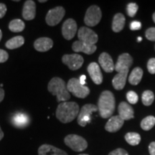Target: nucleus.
<instances>
[{
	"instance_id": "79ce46f5",
	"label": "nucleus",
	"mask_w": 155,
	"mask_h": 155,
	"mask_svg": "<svg viewBox=\"0 0 155 155\" xmlns=\"http://www.w3.org/2000/svg\"><path fill=\"white\" fill-rule=\"evenodd\" d=\"M2 38V30H0V41H1Z\"/></svg>"
},
{
	"instance_id": "a878e982",
	"label": "nucleus",
	"mask_w": 155,
	"mask_h": 155,
	"mask_svg": "<svg viewBox=\"0 0 155 155\" xmlns=\"http://www.w3.org/2000/svg\"><path fill=\"white\" fill-rule=\"evenodd\" d=\"M25 24L22 20L19 19H15L12 20L9 24V29L11 32H20L25 30Z\"/></svg>"
},
{
	"instance_id": "58836bf2",
	"label": "nucleus",
	"mask_w": 155,
	"mask_h": 155,
	"mask_svg": "<svg viewBox=\"0 0 155 155\" xmlns=\"http://www.w3.org/2000/svg\"><path fill=\"white\" fill-rule=\"evenodd\" d=\"M5 91H4V89L0 88V103L3 101L4 98H5Z\"/></svg>"
},
{
	"instance_id": "7ed1b4c3",
	"label": "nucleus",
	"mask_w": 155,
	"mask_h": 155,
	"mask_svg": "<svg viewBox=\"0 0 155 155\" xmlns=\"http://www.w3.org/2000/svg\"><path fill=\"white\" fill-rule=\"evenodd\" d=\"M48 90L50 94L57 97L58 102H65L71 98L67 88V84L61 78L55 77L50 81Z\"/></svg>"
},
{
	"instance_id": "ea45409f",
	"label": "nucleus",
	"mask_w": 155,
	"mask_h": 155,
	"mask_svg": "<svg viewBox=\"0 0 155 155\" xmlns=\"http://www.w3.org/2000/svg\"><path fill=\"white\" fill-rule=\"evenodd\" d=\"M86 77L85 76V75H82V76L81 77V78L79 79V80H80V81H81V83H82L83 85L85 83V80H86Z\"/></svg>"
},
{
	"instance_id": "a211bd4d",
	"label": "nucleus",
	"mask_w": 155,
	"mask_h": 155,
	"mask_svg": "<svg viewBox=\"0 0 155 155\" xmlns=\"http://www.w3.org/2000/svg\"><path fill=\"white\" fill-rule=\"evenodd\" d=\"M53 41L48 38H40L35 41L34 48L38 52H47L53 48Z\"/></svg>"
},
{
	"instance_id": "412c9836",
	"label": "nucleus",
	"mask_w": 155,
	"mask_h": 155,
	"mask_svg": "<svg viewBox=\"0 0 155 155\" xmlns=\"http://www.w3.org/2000/svg\"><path fill=\"white\" fill-rule=\"evenodd\" d=\"M128 71L122 73H118L112 81V84H113L114 88L116 90H122L124 88L126 82H127V78L128 75Z\"/></svg>"
},
{
	"instance_id": "f03ea898",
	"label": "nucleus",
	"mask_w": 155,
	"mask_h": 155,
	"mask_svg": "<svg viewBox=\"0 0 155 155\" xmlns=\"http://www.w3.org/2000/svg\"><path fill=\"white\" fill-rule=\"evenodd\" d=\"M115 98L109 91H104L100 95L98 101V110L103 119L111 117L115 110Z\"/></svg>"
},
{
	"instance_id": "f8f14e48",
	"label": "nucleus",
	"mask_w": 155,
	"mask_h": 155,
	"mask_svg": "<svg viewBox=\"0 0 155 155\" xmlns=\"http://www.w3.org/2000/svg\"><path fill=\"white\" fill-rule=\"evenodd\" d=\"M77 32V24L73 19H68L62 26V35L67 40H71L74 38Z\"/></svg>"
},
{
	"instance_id": "6ab92c4d",
	"label": "nucleus",
	"mask_w": 155,
	"mask_h": 155,
	"mask_svg": "<svg viewBox=\"0 0 155 155\" xmlns=\"http://www.w3.org/2000/svg\"><path fill=\"white\" fill-rule=\"evenodd\" d=\"M38 155H68L65 151L50 144H42L38 149Z\"/></svg>"
},
{
	"instance_id": "9d476101",
	"label": "nucleus",
	"mask_w": 155,
	"mask_h": 155,
	"mask_svg": "<svg viewBox=\"0 0 155 155\" xmlns=\"http://www.w3.org/2000/svg\"><path fill=\"white\" fill-rule=\"evenodd\" d=\"M78 38L80 41L91 45H96L98 40V37L96 32L86 27H82L79 29L78 32Z\"/></svg>"
},
{
	"instance_id": "9b49d317",
	"label": "nucleus",
	"mask_w": 155,
	"mask_h": 155,
	"mask_svg": "<svg viewBox=\"0 0 155 155\" xmlns=\"http://www.w3.org/2000/svg\"><path fill=\"white\" fill-rule=\"evenodd\" d=\"M133 63V59L131 55L128 53H123L119 56L118 61L115 65L114 70L118 73H122L128 71L129 68Z\"/></svg>"
},
{
	"instance_id": "4c0bfd02",
	"label": "nucleus",
	"mask_w": 155,
	"mask_h": 155,
	"mask_svg": "<svg viewBox=\"0 0 155 155\" xmlns=\"http://www.w3.org/2000/svg\"><path fill=\"white\" fill-rule=\"evenodd\" d=\"M149 152L151 155H155V141H152L149 146Z\"/></svg>"
},
{
	"instance_id": "aec40b11",
	"label": "nucleus",
	"mask_w": 155,
	"mask_h": 155,
	"mask_svg": "<svg viewBox=\"0 0 155 155\" xmlns=\"http://www.w3.org/2000/svg\"><path fill=\"white\" fill-rule=\"evenodd\" d=\"M118 111H119V116L124 121L131 119L134 118L133 108L127 103L121 102L118 108Z\"/></svg>"
},
{
	"instance_id": "ddd939ff",
	"label": "nucleus",
	"mask_w": 155,
	"mask_h": 155,
	"mask_svg": "<svg viewBox=\"0 0 155 155\" xmlns=\"http://www.w3.org/2000/svg\"><path fill=\"white\" fill-rule=\"evenodd\" d=\"M72 49L75 53H84L87 55H91L94 53L97 49L96 45H91L86 42L78 40L73 42Z\"/></svg>"
},
{
	"instance_id": "a18cd8bd",
	"label": "nucleus",
	"mask_w": 155,
	"mask_h": 155,
	"mask_svg": "<svg viewBox=\"0 0 155 155\" xmlns=\"http://www.w3.org/2000/svg\"><path fill=\"white\" fill-rule=\"evenodd\" d=\"M153 21H154V22L155 23V12L153 14Z\"/></svg>"
},
{
	"instance_id": "2eb2a0df",
	"label": "nucleus",
	"mask_w": 155,
	"mask_h": 155,
	"mask_svg": "<svg viewBox=\"0 0 155 155\" xmlns=\"http://www.w3.org/2000/svg\"><path fill=\"white\" fill-rule=\"evenodd\" d=\"M98 63L101 67L106 73H112L115 68V65L111 55L107 53H102L98 58Z\"/></svg>"
},
{
	"instance_id": "dca6fc26",
	"label": "nucleus",
	"mask_w": 155,
	"mask_h": 155,
	"mask_svg": "<svg viewBox=\"0 0 155 155\" xmlns=\"http://www.w3.org/2000/svg\"><path fill=\"white\" fill-rule=\"evenodd\" d=\"M36 15L35 2L32 0H27L22 9V17L25 20H32Z\"/></svg>"
},
{
	"instance_id": "f3484780",
	"label": "nucleus",
	"mask_w": 155,
	"mask_h": 155,
	"mask_svg": "<svg viewBox=\"0 0 155 155\" xmlns=\"http://www.w3.org/2000/svg\"><path fill=\"white\" fill-rule=\"evenodd\" d=\"M124 123V121L119 116H112L106 123L105 129L108 132H116L123 127Z\"/></svg>"
},
{
	"instance_id": "4468645a",
	"label": "nucleus",
	"mask_w": 155,
	"mask_h": 155,
	"mask_svg": "<svg viewBox=\"0 0 155 155\" xmlns=\"http://www.w3.org/2000/svg\"><path fill=\"white\" fill-rule=\"evenodd\" d=\"M87 70H88V73L91 78L92 79L95 84L100 85L103 81V75L98 63H95V62L90 63Z\"/></svg>"
},
{
	"instance_id": "423d86ee",
	"label": "nucleus",
	"mask_w": 155,
	"mask_h": 155,
	"mask_svg": "<svg viewBox=\"0 0 155 155\" xmlns=\"http://www.w3.org/2000/svg\"><path fill=\"white\" fill-rule=\"evenodd\" d=\"M102 13L100 7L96 5L91 6L87 9L84 17V22L87 26L95 27L100 22Z\"/></svg>"
},
{
	"instance_id": "2f4dec72",
	"label": "nucleus",
	"mask_w": 155,
	"mask_h": 155,
	"mask_svg": "<svg viewBox=\"0 0 155 155\" xmlns=\"http://www.w3.org/2000/svg\"><path fill=\"white\" fill-rule=\"evenodd\" d=\"M145 36L147 40H150V41H155V28L147 29L145 32Z\"/></svg>"
},
{
	"instance_id": "39448f33",
	"label": "nucleus",
	"mask_w": 155,
	"mask_h": 155,
	"mask_svg": "<svg viewBox=\"0 0 155 155\" xmlns=\"http://www.w3.org/2000/svg\"><path fill=\"white\" fill-rule=\"evenodd\" d=\"M64 142L66 146L75 152H83L88 147V143L86 139L76 134L67 135L64 139Z\"/></svg>"
},
{
	"instance_id": "4be33fe9",
	"label": "nucleus",
	"mask_w": 155,
	"mask_h": 155,
	"mask_svg": "<svg viewBox=\"0 0 155 155\" xmlns=\"http://www.w3.org/2000/svg\"><path fill=\"white\" fill-rule=\"evenodd\" d=\"M12 123L16 127L24 128L29 124V117L23 113L15 114L12 119Z\"/></svg>"
},
{
	"instance_id": "7c9ffc66",
	"label": "nucleus",
	"mask_w": 155,
	"mask_h": 155,
	"mask_svg": "<svg viewBox=\"0 0 155 155\" xmlns=\"http://www.w3.org/2000/svg\"><path fill=\"white\" fill-rule=\"evenodd\" d=\"M127 98L129 104H135L138 102L139 97L137 93H135L133 91H130L127 94Z\"/></svg>"
},
{
	"instance_id": "a19ab883",
	"label": "nucleus",
	"mask_w": 155,
	"mask_h": 155,
	"mask_svg": "<svg viewBox=\"0 0 155 155\" xmlns=\"http://www.w3.org/2000/svg\"><path fill=\"white\" fill-rule=\"evenodd\" d=\"M3 137H4V132L2 131V130L1 127H0V141L3 139Z\"/></svg>"
},
{
	"instance_id": "f704fd0d",
	"label": "nucleus",
	"mask_w": 155,
	"mask_h": 155,
	"mask_svg": "<svg viewBox=\"0 0 155 155\" xmlns=\"http://www.w3.org/2000/svg\"><path fill=\"white\" fill-rule=\"evenodd\" d=\"M108 155H129L128 154V152L127 151L124 150V149L121 148H119V149H116V150L112 151L109 153Z\"/></svg>"
},
{
	"instance_id": "c756f323",
	"label": "nucleus",
	"mask_w": 155,
	"mask_h": 155,
	"mask_svg": "<svg viewBox=\"0 0 155 155\" xmlns=\"http://www.w3.org/2000/svg\"><path fill=\"white\" fill-rule=\"evenodd\" d=\"M139 7L138 5L136 3H129L128 4L127 7V15L129 17H134L135 16V15L137 14V11H138Z\"/></svg>"
},
{
	"instance_id": "1a4fd4ad",
	"label": "nucleus",
	"mask_w": 155,
	"mask_h": 155,
	"mask_svg": "<svg viewBox=\"0 0 155 155\" xmlns=\"http://www.w3.org/2000/svg\"><path fill=\"white\" fill-rule=\"evenodd\" d=\"M62 62L71 71H77L82 66L84 60L78 54H66L62 58Z\"/></svg>"
},
{
	"instance_id": "0eeeda50",
	"label": "nucleus",
	"mask_w": 155,
	"mask_h": 155,
	"mask_svg": "<svg viewBox=\"0 0 155 155\" xmlns=\"http://www.w3.org/2000/svg\"><path fill=\"white\" fill-rule=\"evenodd\" d=\"M98 111V106L94 104H86L81 108L78 116V124L81 127H86L87 124L91 121V116L94 112Z\"/></svg>"
},
{
	"instance_id": "37998d69",
	"label": "nucleus",
	"mask_w": 155,
	"mask_h": 155,
	"mask_svg": "<svg viewBox=\"0 0 155 155\" xmlns=\"http://www.w3.org/2000/svg\"><path fill=\"white\" fill-rule=\"evenodd\" d=\"M47 2L46 0H42H42H39V2L40 3H44V2Z\"/></svg>"
},
{
	"instance_id": "20e7f679",
	"label": "nucleus",
	"mask_w": 155,
	"mask_h": 155,
	"mask_svg": "<svg viewBox=\"0 0 155 155\" xmlns=\"http://www.w3.org/2000/svg\"><path fill=\"white\" fill-rule=\"evenodd\" d=\"M67 88L73 96L79 98H85L90 94V89L81 83L79 79L73 78L67 83Z\"/></svg>"
},
{
	"instance_id": "393cba45",
	"label": "nucleus",
	"mask_w": 155,
	"mask_h": 155,
	"mask_svg": "<svg viewBox=\"0 0 155 155\" xmlns=\"http://www.w3.org/2000/svg\"><path fill=\"white\" fill-rule=\"evenodd\" d=\"M25 43V39L22 36H16L14 38L9 39V40L6 42V48L9 50H14L17 48H20Z\"/></svg>"
},
{
	"instance_id": "b1692460",
	"label": "nucleus",
	"mask_w": 155,
	"mask_h": 155,
	"mask_svg": "<svg viewBox=\"0 0 155 155\" xmlns=\"http://www.w3.org/2000/svg\"><path fill=\"white\" fill-rule=\"evenodd\" d=\"M143 71L141 68L137 67L132 70L129 77V82L133 86L138 85L142 78Z\"/></svg>"
},
{
	"instance_id": "6e6552de",
	"label": "nucleus",
	"mask_w": 155,
	"mask_h": 155,
	"mask_svg": "<svg viewBox=\"0 0 155 155\" xmlns=\"http://www.w3.org/2000/svg\"><path fill=\"white\" fill-rule=\"evenodd\" d=\"M65 14V10L63 7H56L50 9L45 17L46 23L49 26H55L61 22Z\"/></svg>"
},
{
	"instance_id": "c85d7f7f",
	"label": "nucleus",
	"mask_w": 155,
	"mask_h": 155,
	"mask_svg": "<svg viewBox=\"0 0 155 155\" xmlns=\"http://www.w3.org/2000/svg\"><path fill=\"white\" fill-rule=\"evenodd\" d=\"M154 99V95L151 91H145L142 94L141 100L144 106H149L152 104Z\"/></svg>"
},
{
	"instance_id": "c9c22d12",
	"label": "nucleus",
	"mask_w": 155,
	"mask_h": 155,
	"mask_svg": "<svg viewBox=\"0 0 155 155\" xmlns=\"http://www.w3.org/2000/svg\"><path fill=\"white\" fill-rule=\"evenodd\" d=\"M141 28V23L139 21H133L130 24V29L133 31L139 30Z\"/></svg>"
},
{
	"instance_id": "473e14b6",
	"label": "nucleus",
	"mask_w": 155,
	"mask_h": 155,
	"mask_svg": "<svg viewBox=\"0 0 155 155\" xmlns=\"http://www.w3.org/2000/svg\"><path fill=\"white\" fill-rule=\"evenodd\" d=\"M147 69L151 74H155V58H151L147 63Z\"/></svg>"
},
{
	"instance_id": "bb28decb",
	"label": "nucleus",
	"mask_w": 155,
	"mask_h": 155,
	"mask_svg": "<svg viewBox=\"0 0 155 155\" xmlns=\"http://www.w3.org/2000/svg\"><path fill=\"white\" fill-rule=\"evenodd\" d=\"M125 140L131 146H137L141 141V137L138 133L129 132L125 135Z\"/></svg>"
},
{
	"instance_id": "5701e85b",
	"label": "nucleus",
	"mask_w": 155,
	"mask_h": 155,
	"mask_svg": "<svg viewBox=\"0 0 155 155\" xmlns=\"http://www.w3.org/2000/svg\"><path fill=\"white\" fill-rule=\"evenodd\" d=\"M125 25V17L121 13H117L114 17L112 22V30L114 32H119L123 30Z\"/></svg>"
},
{
	"instance_id": "72a5a7b5",
	"label": "nucleus",
	"mask_w": 155,
	"mask_h": 155,
	"mask_svg": "<svg viewBox=\"0 0 155 155\" xmlns=\"http://www.w3.org/2000/svg\"><path fill=\"white\" fill-rule=\"evenodd\" d=\"M9 54L5 50L0 49V63H5L8 60Z\"/></svg>"
},
{
	"instance_id": "cd10ccee",
	"label": "nucleus",
	"mask_w": 155,
	"mask_h": 155,
	"mask_svg": "<svg viewBox=\"0 0 155 155\" xmlns=\"http://www.w3.org/2000/svg\"><path fill=\"white\" fill-rule=\"evenodd\" d=\"M155 124V117L153 116H149L144 118L141 122V129L145 131L152 129Z\"/></svg>"
},
{
	"instance_id": "e433bc0d",
	"label": "nucleus",
	"mask_w": 155,
	"mask_h": 155,
	"mask_svg": "<svg viewBox=\"0 0 155 155\" xmlns=\"http://www.w3.org/2000/svg\"><path fill=\"white\" fill-rule=\"evenodd\" d=\"M7 12V6L5 4L0 3V19L3 18Z\"/></svg>"
},
{
	"instance_id": "f257e3e1",
	"label": "nucleus",
	"mask_w": 155,
	"mask_h": 155,
	"mask_svg": "<svg viewBox=\"0 0 155 155\" xmlns=\"http://www.w3.org/2000/svg\"><path fill=\"white\" fill-rule=\"evenodd\" d=\"M80 108L75 102H62L56 109V117L63 124L73 121L78 116Z\"/></svg>"
},
{
	"instance_id": "c03bdc74",
	"label": "nucleus",
	"mask_w": 155,
	"mask_h": 155,
	"mask_svg": "<svg viewBox=\"0 0 155 155\" xmlns=\"http://www.w3.org/2000/svg\"><path fill=\"white\" fill-rule=\"evenodd\" d=\"M137 40H138V41H139V42H141V40H142V38H141V37H139V38H137Z\"/></svg>"
},
{
	"instance_id": "49530a36",
	"label": "nucleus",
	"mask_w": 155,
	"mask_h": 155,
	"mask_svg": "<svg viewBox=\"0 0 155 155\" xmlns=\"http://www.w3.org/2000/svg\"><path fill=\"white\" fill-rule=\"evenodd\" d=\"M78 155H88V154H78Z\"/></svg>"
}]
</instances>
